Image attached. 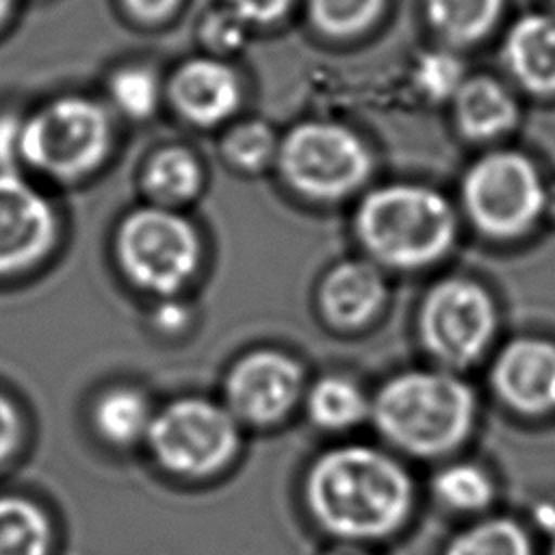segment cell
<instances>
[{
    "label": "cell",
    "mask_w": 555,
    "mask_h": 555,
    "mask_svg": "<svg viewBox=\"0 0 555 555\" xmlns=\"http://www.w3.org/2000/svg\"><path fill=\"white\" fill-rule=\"evenodd\" d=\"M301 496L317 527L336 542L369 546L405 527L416 488L410 470L392 453L345 442L310 462Z\"/></svg>",
    "instance_id": "obj_1"
},
{
    "label": "cell",
    "mask_w": 555,
    "mask_h": 555,
    "mask_svg": "<svg viewBox=\"0 0 555 555\" xmlns=\"http://www.w3.org/2000/svg\"><path fill=\"white\" fill-rule=\"evenodd\" d=\"M477 395L455 371L431 366L388 377L371 395V423L395 451L436 460L457 451L475 431Z\"/></svg>",
    "instance_id": "obj_2"
},
{
    "label": "cell",
    "mask_w": 555,
    "mask_h": 555,
    "mask_svg": "<svg viewBox=\"0 0 555 555\" xmlns=\"http://www.w3.org/2000/svg\"><path fill=\"white\" fill-rule=\"evenodd\" d=\"M353 230L371 262L412 271L449 254L457 236V217L434 189L390 184L371 191L360 202Z\"/></svg>",
    "instance_id": "obj_3"
},
{
    "label": "cell",
    "mask_w": 555,
    "mask_h": 555,
    "mask_svg": "<svg viewBox=\"0 0 555 555\" xmlns=\"http://www.w3.org/2000/svg\"><path fill=\"white\" fill-rule=\"evenodd\" d=\"M111 145V115L87 95L63 93L24 115L22 167L43 178L76 182L106 160Z\"/></svg>",
    "instance_id": "obj_4"
},
{
    "label": "cell",
    "mask_w": 555,
    "mask_h": 555,
    "mask_svg": "<svg viewBox=\"0 0 555 555\" xmlns=\"http://www.w3.org/2000/svg\"><path fill=\"white\" fill-rule=\"evenodd\" d=\"M113 254L126 282L156 299L178 297L202 264V243L193 223L156 204L137 208L121 219Z\"/></svg>",
    "instance_id": "obj_5"
},
{
    "label": "cell",
    "mask_w": 555,
    "mask_h": 555,
    "mask_svg": "<svg viewBox=\"0 0 555 555\" xmlns=\"http://www.w3.org/2000/svg\"><path fill=\"white\" fill-rule=\"evenodd\" d=\"M145 447L167 475L206 479L225 470L241 449V423L204 397H180L156 410Z\"/></svg>",
    "instance_id": "obj_6"
},
{
    "label": "cell",
    "mask_w": 555,
    "mask_h": 555,
    "mask_svg": "<svg viewBox=\"0 0 555 555\" xmlns=\"http://www.w3.org/2000/svg\"><path fill=\"white\" fill-rule=\"evenodd\" d=\"M496 304L477 280L449 275L421 297L416 336L440 369L464 371L479 362L496 334Z\"/></svg>",
    "instance_id": "obj_7"
},
{
    "label": "cell",
    "mask_w": 555,
    "mask_h": 555,
    "mask_svg": "<svg viewBox=\"0 0 555 555\" xmlns=\"http://www.w3.org/2000/svg\"><path fill=\"white\" fill-rule=\"evenodd\" d=\"M546 182L520 152L479 158L462 182V204L473 225L490 238L527 234L546 212Z\"/></svg>",
    "instance_id": "obj_8"
},
{
    "label": "cell",
    "mask_w": 555,
    "mask_h": 555,
    "mask_svg": "<svg viewBox=\"0 0 555 555\" xmlns=\"http://www.w3.org/2000/svg\"><path fill=\"white\" fill-rule=\"evenodd\" d=\"M284 180L306 197L340 199L353 193L371 171V154L349 128L332 121L295 126L278 150Z\"/></svg>",
    "instance_id": "obj_9"
},
{
    "label": "cell",
    "mask_w": 555,
    "mask_h": 555,
    "mask_svg": "<svg viewBox=\"0 0 555 555\" xmlns=\"http://www.w3.org/2000/svg\"><path fill=\"white\" fill-rule=\"evenodd\" d=\"M306 373L295 356L273 347L243 353L223 379V405L241 425L271 427L301 405Z\"/></svg>",
    "instance_id": "obj_10"
},
{
    "label": "cell",
    "mask_w": 555,
    "mask_h": 555,
    "mask_svg": "<svg viewBox=\"0 0 555 555\" xmlns=\"http://www.w3.org/2000/svg\"><path fill=\"white\" fill-rule=\"evenodd\" d=\"M61 221L52 199L22 171L0 173V280L37 269L56 247Z\"/></svg>",
    "instance_id": "obj_11"
},
{
    "label": "cell",
    "mask_w": 555,
    "mask_h": 555,
    "mask_svg": "<svg viewBox=\"0 0 555 555\" xmlns=\"http://www.w3.org/2000/svg\"><path fill=\"white\" fill-rule=\"evenodd\" d=\"M496 399L522 416L555 412V345L538 336H518L503 345L490 366Z\"/></svg>",
    "instance_id": "obj_12"
},
{
    "label": "cell",
    "mask_w": 555,
    "mask_h": 555,
    "mask_svg": "<svg viewBox=\"0 0 555 555\" xmlns=\"http://www.w3.org/2000/svg\"><path fill=\"white\" fill-rule=\"evenodd\" d=\"M388 304V282L371 260L336 262L317 286V310L336 332H360Z\"/></svg>",
    "instance_id": "obj_13"
},
{
    "label": "cell",
    "mask_w": 555,
    "mask_h": 555,
    "mask_svg": "<svg viewBox=\"0 0 555 555\" xmlns=\"http://www.w3.org/2000/svg\"><path fill=\"white\" fill-rule=\"evenodd\" d=\"M173 108L195 126H212L228 119L238 100L236 74L217 59H191L182 63L167 87Z\"/></svg>",
    "instance_id": "obj_14"
},
{
    "label": "cell",
    "mask_w": 555,
    "mask_h": 555,
    "mask_svg": "<svg viewBox=\"0 0 555 555\" xmlns=\"http://www.w3.org/2000/svg\"><path fill=\"white\" fill-rule=\"evenodd\" d=\"M505 63L512 76L535 95H555V17L522 15L505 37Z\"/></svg>",
    "instance_id": "obj_15"
},
{
    "label": "cell",
    "mask_w": 555,
    "mask_h": 555,
    "mask_svg": "<svg viewBox=\"0 0 555 555\" xmlns=\"http://www.w3.org/2000/svg\"><path fill=\"white\" fill-rule=\"evenodd\" d=\"M150 397L130 384L104 388L91 403V427L95 436L113 449H132L145 444L154 421Z\"/></svg>",
    "instance_id": "obj_16"
},
{
    "label": "cell",
    "mask_w": 555,
    "mask_h": 555,
    "mask_svg": "<svg viewBox=\"0 0 555 555\" xmlns=\"http://www.w3.org/2000/svg\"><path fill=\"white\" fill-rule=\"evenodd\" d=\"M453 106L460 132L475 141L496 139L509 132L518 119L512 93L488 76L466 78L453 95Z\"/></svg>",
    "instance_id": "obj_17"
},
{
    "label": "cell",
    "mask_w": 555,
    "mask_h": 555,
    "mask_svg": "<svg viewBox=\"0 0 555 555\" xmlns=\"http://www.w3.org/2000/svg\"><path fill=\"white\" fill-rule=\"evenodd\" d=\"M301 403L310 423L327 434H345L371 421V395L343 373H327L308 384Z\"/></svg>",
    "instance_id": "obj_18"
},
{
    "label": "cell",
    "mask_w": 555,
    "mask_h": 555,
    "mask_svg": "<svg viewBox=\"0 0 555 555\" xmlns=\"http://www.w3.org/2000/svg\"><path fill=\"white\" fill-rule=\"evenodd\" d=\"M50 514L22 494H0V555H52Z\"/></svg>",
    "instance_id": "obj_19"
},
{
    "label": "cell",
    "mask_w": 555,
    "mask_h": 555,
    "mask_svg": "<svg viewBox=\"0 0 555 555\" xmlns=\"http://www.w3.org/2000/svg\"><path fill=\"white\" fill-rule=\"evenodd\" d=\"M141 184L156 206L171 208L189 202L202 186V167L184 147H163L143 167Z\"/></svg>",
    "instance_id": "obj_20"
},
{
    "label": "cell",
    "mask_w": 555,
    "mask_h": 555,
    "mask_svg": "<svg viewBox=\"0 0 555 555\" xmlns=\"http://www.w3.org/2000/svg\"><path fill=\"white\" fill-rule=\"evenodd\" d=\"M431 496L449 512L479 514L492 505L496 486L483 466L475 462H451L434 473Z\"/></svg>",
    "instance_id": "obj_21"
},
{
    "label": "cell",
    "mask_w": 555,
    "mask_h": 555,
    "mask_svg": "<svg viewBox=\"0 0 555 555\" xmlns=\"http://www.w3.org/2000/svg\"><path fill=\"white\" fill-rule=\"evenodd\" d=\"M442 555H533L527 529L505 516L481 518L457 531Z\"/></svg>",
    "instance_id": "obj_22"
},
{
    "label": "cell",
    "mask_w": 555,
    "mask_h": 555,
    "mask_svg": "<svg viewBox=\"0 0 555 555\" xmlns=\"http://www.w3.org/2000/svg\"><path fill=\"white\" fill-rule=\"evenodd\" d=\"M503 0H425L429 24L449 41L481 39L496 22Z\"/></svg>",
    "instance_id": "obj_23"
},
{
    "label": "cell",
    "mask_w": 555,
    "mask_h": 555,
    "mask_svg": "<svg viewBox=\"0 0 555 555\" xmlns=\"http://www.w3.org/2000/svg\"><path fill=\"white\" fill-rule=\"evenodd\" d=\"M160 93L158 76L145 65H124L108 78V98L113 106L130 119L150 117L160 102Z\"/></svg>",
    "instance_id": "obj_24"
},
{
    "label": "cell",
    "mask_w": 555,
    "mask_h": 555,
    "mask_svg": "<svg viewBox=\"0 0 555 555\" xmlns=\"http://www.w3.org/2000/svg\"><path fill=\"white\" fill-rule=\"evenodd\" d=\"M386 0H308L312 24L330 37H353L366 30Z\"/></svg>",
    "instance_id": "obj_25"
},
{
    "label": "cell",
    "mask_w": 555,
    "mask_h": 555,
    "mask_svg": "<svg viewBox=\"0 0 555 555\" xmlns=\"http://www.w3.org/2000/svg\"><path fill=\"white\" fill-rule=\"evenodd\" d=\"M280 141L275 132L264 121H241L228 130L223 137V154L225 158L243 169V171H258L273 158H278Z\"/></svg>",
    "instance_id": "obj_26"
},
{
    "label": "cell",
    "mask_w": 555,
    "mask_h": 555,
    "mask_svg": "<svg viewBox=\"0 0 555 555\" xmlns=\"http://www.w3.org/2000/svg\"><path fill=\"white\" fill-rule=\"evenodd\" d=\"M414 78L429 100H447L453 98L466 80L464 63L451 52L431 50L418 59Z\"/></svg>",
    "instance_id": "obj_27"
},
{
    "label": "cell",
    "mask_w": 555,
    "mask_h": 555,
    "mask_svg": "<svg viewBox=\"0 0 555 555\" xmlns=\"http://www.w3.org/2000/svg\"><path fill=\"white\" fill-rule=\"evenodd\" d=\"M245 26L247 22L232 9L215 11L206 17L202 26V39L215 52H232L243 46Z\"/></svg>",
    "instance_id": "obj_28"
},
{
    "label": "cell",
    "mask_w": 555,
    "mask_h": 555,
    "mask_svg": "<svg viewBox=\"0 0 555 555\" xmlns=\"http://www.w3.org/2000/svg\"><path fill=\"white\" fill-rule=\"evenodd\" d=\"M26 440V421L20 405L0 390V468L7 466Z\"/></svg>",
    "instance_id": "obj_29"
},
{
    "label": "cell",
    "mask_w": 555,
    "mask_h": 555,
    "mask_svg": "<svg viewBox=\"0 0 555 555\" xmlns=\"http://www.w3.org/2000/svg\"><path fill=\"white\" fill-rule=\"evenodd\" d=\"M22 128L24 115L0 111V173L22 167Z\"/></svg>",
    "instance_id": "obj_30"
},
{
    "label": "cell",
    "mask_w": 555,
    "mask_h": 555,
    "mask_svg": "<svg viewBox=\"0 0 555 555\" xmlns=\"http://www.w3.org/2000/svg\"><path fill=\"white\" fill-rule=\"evenodd\" d=\"M152 323L158 332L167 336H176L184 332L186 325L191 323V310L178 297H165V299H158V304L154 306Z\"/></svg>",
    "instance_id": "obj_31"
},
{
    "label": "cell",
    "mask_w": 555,
    "mask_h": 555,
    "mask_svg": "<svg viewBox=\"0 0 555 555\" xmlns=\"http://www.w3.org/2000/svg\"><path fill=\"white\" fill-rule=\"evenodd\" d=\"M228 4L247 24H267L282 17L293 4V0H228Z\"/></svg>",
    "instance_id": "obj_32"
},
{
    "label": "cell",
    "mask_w": 555,
    "mask_h": 555,
    "mask_svg": "<svg viewBox=\"0 0 555 555\" xmlns=\"http://www.w3.org/2000/svg\"><path fill=\"white\" fill-rule=\"evenodd\" d=\"M119 2L132 20L156 24L169 17L176 11L180 0H119Z\"/></svg>",
    "instance_id": "obj_33"
},
{
    "label": "cell",
    "mask_w": 555,
    "mask_h": 555,
    "mask_svg": "<svg viewBox=\"0 0 555 555\" xmlns=\"http://www.w3.org/2000/svg\"><path fill=\"white\" fill-rule=\"evenodd\" d=\"M321 555H377L366 544H353V542H336Z\"/></svg>",
    "instance_id": "obj_34"
},
{
    "label": "cell",
    "mask_w": 555,
    "mask_h": 555,
    "mask_svg": "<svg viewBox=\"0 0 555 555\" xmlns=\"http://www.w3.org/2000/svg\"><path fill=\"white\" fill-rule=\"evenodd\" d=\"M555 221V180L546 186V212Z\"/></svg>",
    "instance_id": "obj_35"
},
{
    "label": "cell",
    "mask_w": 555,
    "mask_h": 555,
    "mask_svg": "<svg viewBox=\"0 0 555 555\" xmlns=\"http://www.w3.org/2000/svg\"><path fill=\"white\" fill-rule=\"evenodd\" d=\"M13 9H15V0H0V28L7 24Z\"/></svg>",
    "instance_id": "obj_36"
},
{
    "label": "cell",
    "mask_w": 555,
    "mask_h": 555,
    "mask_svg": "<svg viewBox=\"0 0 555 555\" xmlns=\"http://www.w3.org/2000/svg\"><path fill=\"white\" fill-rule=\"evenodd\" d=\"M548 555H555V533H553V542H551V548H548Z\"/></svg>",
    "instance_id": "obj_37"
},
{
    "label": "cell",
    "mask_w": 555,
    "mask_h": 555,
    "mask_svg": "<svg viewBox=\"0 0 555 555\" xmlns=\"http://www.w3.org/2000/svg\"><path fill=\"white\" fill-rule=\"evenodd\" d=\"M548 2H551V4H553V7H555V0H548Z\"/></svg>",
    "instance_id": "obj_38"
}]
</instances>
